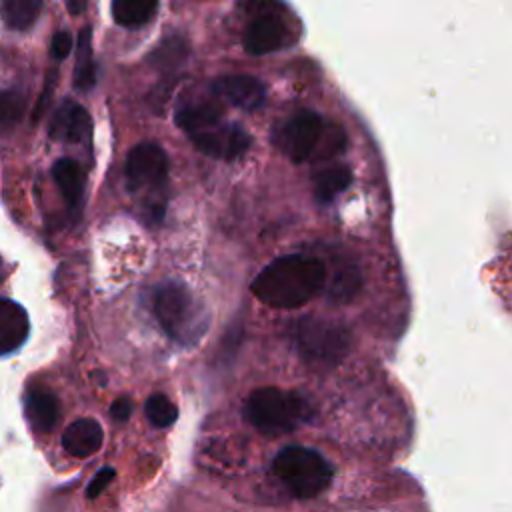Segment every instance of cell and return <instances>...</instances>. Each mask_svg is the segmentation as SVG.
Masks as SVG:
<instances>
[{
    "instance_id": "16",
    "label": "cell",
    "mask_w": 512,
    "mask_h": 512,
    "mask_svg": "<svg viewBox=\"0 0 512 512\" xmlns=\"http://www.w3.org/2000/svg\"><path fill=\"white\" fill-rule=\"evenodd\" d=\"M52 176L70 212H78L84 198V170L72 158H60L52 166Z\"/></svg>"
},
{
    "instance_id": "3",
    "label": "cell",
    "mask_w": 512,
    "mask_h": 512,
    "mask_svg": "<svg viewBox=\"0 0 512 512\" xmlns=\"http://www.w3.org/2000/svg\"><path fill=\"white\" fill-rule=\"evenodd\" d=\"M152 308L166 336L182 346L196 344L208 328V316L204 308L184 284L164 282L158 286L154 292Z\"/></svg>"
},
{
    "instance_id": "14",
    "label": "cell",
    "mask_w": 512,
    "mask_h": 512,
    "mask_svg": "<svg viewBox=\"0 0 512 512\" xmlns=\"http://www.w3.org/2000/svg\"><path fill=\"white\" fill-rule=\"evenodd\" d=\"M102 426L92 418L74 420L62 434V446L70 456L86 458L102 446Z\"/></svg>"
},
{
    "instance_id": "5",
    "label": "cell",
    "mask_w": 512,
    "mask_h": 512,
    "mask_svg": "<svg viewBox=\"0 0 512 512\" xmlns=\"http://www.w3.org/2000/svg\"><path fill=\"white\" fill-rule=\"evenodd\" d=\"M292 340L306 360L334 362L350 348V336L344 328L322 318H300L292 328Z\"/></svg>"
},
{
    "instance_id": "4",
    "label": "cell",
    "mask_w": 512,
    "mask_h": 512,
    "mask_svg": "<svg viewBox=\"0 0 512 512\" xmlns=\"http://www.w3.org/2000/svg\"><path fill=\"white\" fill-rule=\"evenodd\" d=\"M274 472L300 500L324 492L334 476L332 464L320 452L304 446L282 448L274 458Z\"/></svg>"
},
{
    "instance_id": "1",
    "label": "cell",
    "mask_w": 512,
    "mask_h": 512,
    "mask_svg": "<svg viewBox=\"0 0 512 512\" xmlns=\"http://www.w3.org/2000/svg\"><path fill=\"white\" fill-rule=\"evenodd\" d=\"M326 264L310 254H286L272 260L252 282L254 296L266 306L294 310L310 302L326 284Z\"/></svg>"
},
{
    "instance_id": "10",
    "label": "cell",
    "mask_w": 512,
    "mask_h": 512,
    "mask_svg": "<svg viewBox=\"0 0 512 512\" xmlns=\"http://www.w3.org/2000/svg\"><path fill=\"white\" fill-rule=\"evenodd\" d=\"M212 92L240 110L254 112L266 102V86L250 74H224L214 80Z\"/></svg>"
},
{
    "instance_id": "28",
    "label": "cell",
    "mask_w": 512,
    "mask_h": 512,
    "mask_svg": "<svg viewBox=\"0 0 512 512\" xmlns=\"http://www.w3.org/2000/svg\"><path fill=\"white\" fill-rule=\"evenodd\" d=\"M86 6H88V0H66V10H68L72 16L84 14Z\"/></svg>"
},
{
    "instance_id": "17",
    "label": "cell",
    "mask_w": 512,
    "mask_h": 512,
    "mask_svg": "<svg viewBox=\"0 0 512 512\" xmlns=\"http://www.w3.org/2000/svg\"><path fill=\"white\" fill-rule=\"evenodd\" d=\"M352 182V172L344 164H332L314 174V196L318 202H330Z\"/></svg>"
},
{
    "instance_id": "22",
    "label": "cell",
    "mask_w": 512,
    "mask_h": 512,
    "mask_svg": "<svg viewBox=\"0 0 512 512\" xmlns=\"http://www.w3.org/2000/svg\"><path fill=\"white\" fill-rule=\"evenodd\" d=\"M28 98L18 88H2L0 90V128L16 126L26 114Z\"/></svg>"
},
{
    "instance_id": "2",
    "label": "cell",
    "mask_w": 512,
    "mask_h": 512,
    "mask_svg": "<svg viewBox=\"0 0 512 512\" xmlns=\"http://www.w3.org/2000/svg\"><path fill=\"white\" fill-rule=\"evenodd\" d=\"M310 402L298 394L280 388H258L244 404L246 420L264 436H284L312 418Z\"/></svg>"
},
{
    "instance_id": "12",
    "label": "cell",
    "mask_w": 512,
    "mask_h": 512,
    "mask_svg": "<svg viewBox=\"0 0 512 512\" xmlns=\"http://www.w3.org/2000/svg\"><path fill=\"white\" fill-rule=\"evenodd\" d=\"M220 118H222V110L210 98L182 100V102H178V106L174 110L176 126L188 134L208 130V128L220 124Z\"/></svg>"
},
{
    "instance_id": "7",
    "label": "cell",
    "mask_w": 512,
    "mask_h": 512,
    "mask_svg": "<svg viewBox=\"0 0 512 512\" xmlns=\"http://www.w3.org/2000/svg\"><path fill=\"white\" fill-rule=\"evenodd\" d=\"M130 192H154L164 188L168 180V156L156 142L136 144L124 166Z\"/></svg>"
},
{
    "instance_id": "26",
    "label": "cell",
    "mask_w": 512,
    "mask_h": 512,
    "mask_svg": "<svg viewBox=\"0 0 512 512\" xmlns=\"http://www.w3.org/2000/svg\"><path fill=\"white\" fill-rule=\"evenodd\" d=\"M72 52V36L66 30L54 32L50 42V56L54 60H64Z\"/></svg>"
},
{
    "instance_id": "27",
    "label": "cell",
    "mask_w": 512,
    "mask_h": 512,
    "mask_svg": "<svg viewBox=\"0 0 512 512\" xmlns=\"http://www.w3.org/2000/svg\"><path fill=\"white\" fill-rule=\"evenodd\" d=\"M132 400L128 396H120L112 402L110 406V416L116 420V422H126L132 414Z\"/></svg>"
},
{
    "instance_id": "18",
    "label": "cell",
    "mask_w": 512,
    "mask_h": 512,
    "mask_svg": "<svg viewBox=\"0 0 512 512\" xmlns=\"http://www.w3.org/2000/svg\"><path fill=\"white\" fill-rule=\"evenodd\" d=\"M160 0H112L114 22L124 28H138L150 22Z\"/></svg>"
},
{
    "instance_id": "29",
    "label": "cell",
    "mask_w": 512,
    "mask_h": 512,
    "mask_svg": "<svg viewBox=\"0 0 512 512\" xmlns=\"http://www.w3.org/2000/svg\"><path fill=\"white\" fill-rule=\"evenodd\" d=\"M4 276H6V268H4V262L0 260V282L4 280Z\"/></svg>"
},
{
    "instance_id": "9",
    "label": "cell",
    "mask_w": 512,
    "mask_h": 512,
    "mask_svg": "<svg viewBox=\"0 0 512 512\" xmlns=\"http://www.w3.org/2000/svg\"><path fill=\"white\" fill-rule=\"evenodd\" d=\"M196 150L218 160H236L250 148V134L238 124H216L208 130L190 134Z\"/></svg>"
},
{
    "instance_id": "15",
    "label": "cell",
    "mask_w": 512,
    "mask_h": 512,
    "mask_svg": "<svg viewBox=\"0 0 512 512\" xmlns=\"http://www.w3.org/2000/svg\"><path fill=\"white\" fill-rule=\"evenodd\" d=\"M24 412L34 430L48 432L60 418V402L50 390L32 388L26 392Z\"/></svg>"
},
{
    "instance_id": "24",
    "label": "cell",
    "mask_w": 512,
    "mask_h": 512,
    "mask_svg": "<svg viewBox=\"0 0 512 512\" xmlns=\"http://www.w3.org/2000/svg\"><path fill=\"white\" fill-rule=\"evenodd\" d=\"M56 78H58V72H56V70H50V72L46 74L44 88H42V92H40V96H38V100H36V106H34V110H32V122H38V120L44 116V112H46V108H48V104H50V100H52V92H54Z\"/></svg>"
},
{
    "instance_id": "11",
    "label": "cell",
    "mask_w": 512,
    "mask_h": 512,
    "mask_svg": "<svg viewBox=\"0 0 512 512\" xmlns=\"http://www.w3.org/2000/svg\"><path fill=\"white\" fill-rule=\"evenodd\" d=\"M90 126H92V120L86 108L74 100H64L52 112V118L48 124V136L56 142L78 144L88 138Z\"/></svg>"
},
{
    "instance_id": "19",
    "label": "cell",
    "mask_w": 512,
    "mask_h": 512,
    "mask_svg": "<svg viewBox=\"0 0 512 512\" xmlns=\"http://www.w3.org/2000/svg\"><path fill=\"white\" fill-rule=\"evenodd\" d=\"M186 58H188V44L180 36H170L162 40L148 56L150 66L164 74H172L174 70H178L186 62Z\"/></svg>"
},
{
    "instance_id": "20",
    "label": "cell",
    "mask_w": 512,
    "mask_h": 512,
    "mask_svg": "<svg viewBox=\"0 0 512 512\" xmlns=\"http://www.w3.org/2000/svg\"><path fill=\"white\" fill-rule=\"evenodd\" d=\"M94 84H96V64L92 58V30L82 28L76 44L74 86L78 90H90Z\"/></svg>"
},
{
    "instance_id": "21",
    "label": "cell",
    "mask_w": 512,
    "mask_h": 512,
    "mask_svg": "<svg viewBox=\"0 0 512 512\" xmlns=\"http://www.w3.org/2000/svg\"><path fill=\"white\" fill-rule=\"evenodd\" d=\"M42 2L44 0H0V12L6 26L12 30H28L36 22Z\"/></svg>"
},
{
    "instance_id": "8",
    "label": "cell",
    "mask_w": 512,
    "mask_h": 512,
    "mask_svg": "<svg viewBox=\"0 0 512 512\" xmlns=\"http://www.w3.org/2000/svg\"><path fill=\"white\" fill-rule=\"evenodd\" d=\"M274 10H264V12H256L252 14L254 20L248 24V28L244 30L242 36V44L246 48V52L254 54V56H262V54H270L276 50L286 48L288 44H292V32L288 30L286 22L274 14Z\"/></svg>"
},
{
    "instance_id": "6",
    "label": "cell",
    "mask_w": 512,
    "mask_h": 512,
    "mask_svg": "<svg viewBox=\"0 0 512 512\" xmlns=\"http://www.w3.org/2000/svg\"><path fill=\"white\" fill-rule=\"evenodd\" d=\"M326 136V124L324 118L318 112L312 110H302L294 114L290 120H286L278 128V136L274 138L276 146L296 164L308 160L314 152L318 156H326L320 152L322 140Z\"/></svg>"
},
{
    "instance_id": "23",
    "label": "cell",
    "mask_w": 512,
    "mask_h": 512,
    "mask_svg": "<svg viewBox=\"0 0 512 512\" xmlns=\"http://www.w3.org/2000/svg\"><path fill=\"white\" fill-rule=\"evenodd\" d=\"M144 412H146V418L150 420V424L156 428H166V426L174 424L178 418V410H176L174 402L164 394L148 396V400L144 404Z\"/></svg>"
},
{
    "instance_id": "25",
    "label": "cell",
    "mask_w": 512,
    "mask_h": 512,
    "mask_svg": "<svg viewBox=\"0 0 512 512\" xmlns=\"http://www.w3.org/2000/svg\"><path fill=\"white\" fill-rule=\"evenodd\" d=\"M114 476H116V472H114V468H100L96 474H94V478L90 480V484H88V488H86V496L88 498H96V496H100L106 488H108V484L114 480Z\"/></svg>"
},
{
    "instance_id": "13",
    "label": "cell",
    "mask_w": 512,
    "mask_h": 512,
    "mask_svg": "<svg viewBox=\"0 0 512 512\" xmlns=\"http://www.w3.org/2000/svg\"><path fill=\"white\" fill-rule=\"evenodd\" d=\"M28 328L30 322L26 310L20 304L0 296V356L20 348L28 336Z\"/></svg>"
}]
</instances>
